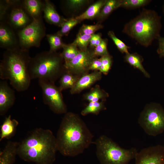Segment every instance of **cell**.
Wrapping results in <instances>:
<instances>
[{"instance_id":"cell-16","label":"cell","mask_w":164,"mask_h":164,"mask_svg":"<svg viewBox=\"0 0 164 164\" xmlns=\"http://www.w3.org/2000/svg\"><path fill=\"white\" fill-rule=\"evenodd\" d=\"M44 1L43 17L46 21L50 24L61 27L67 19L58 14L50 1L45 0Z\"/></svg>"},{"instance_id":"cell-35","label":"cell","mask_w":164,"mask_h":164,"mask_svg":"<svg viewBox=\"0 0 164 164\" xmlns=\"http://www.w3.org/2000/svg\"><path fill=\"white\" fill-rule=\"evenodd\" d=\"M101 62V66L99 71L104 74H107L111 69L112 59L110 55L101 57L100 58Z\"/></svg>"},{"instance_id":"cell-26","label":"cell","mask_w":164,"mask_h":164,"mask_svg":"<svg viewBox=\"0 0 164 164\" xmlns=\"http://www.w3.org/2000/svg\"><path fill=\"white\" fill-rule=\"evenodd\" d=\"M46 36L50 45V52H55L57 50L63 48L65 44L62 41L61 36L57 33L48 34Z\"/></svg>"},{"instance_id":"cell-39","label":"cell","mask_w":164,"mask_h":164,"mask_svg":"<svg viewBox=\"0 0 164 164\" xmlns=\"http://www.w3.org/2000/svg\"><path fill=\"white\" fill-rule=\"evenodd\" d=\"M162 12L164 15V2L162 6Z\"/></svg>"},{"instance_id":"cell-14","label":"cell","mask_w":164,"mask_h":164,"mask_svg":"<svg viewBox=\"0 0 164 164\" xmlns=\"http://www.w3.org/2000/svg\"><path fill=\"white\" fill-rule=\"evenodd\" d=\"M15 99V91L6 81H0V115L5 114L13 105Z\"/></svg>"},{"instance_id":"cell-7","label":"cell","mask_w":164,"mask_h":164,"mask_svg":"<svg viewBox=\"0 0 164 164\" xmlns=\"http://www.w3.org/2000/svg\"><path fill=\"white\" fill-rule=\"evenodd\" d=\"M138 122L148 135H158L164 132V110L158 104L148 105L141 113Z\"/></svg>"},{"instance_id":"cell-1","label":"cell","mask_w":164,"mask_h":164,"mask_svg":"<svg viewBox=\"0 0 164 164\" xmlns=\"http://www.w3.org/2000/svg\"><path fill=\"white\" fill-rule=\"evenodd\" d=\"M93 135L77 114L67 112L56 137L58 151L63 155L74 157L82 153L92 143Z\"/></svg>"},{"instance_id":"cell-32","label":"cell","mask_w":164,"mask_h":164,"mask_svg":"<svg viewBox=\"0 0 164 164\" xmlns=\"http://www.w3.org/2000/svg\"><path fill=\"white\" fill-rule=\"evenodd\" d=\"M103 28V26L101 23H98L93 25L83 24L78 33L87 35H92L94 34L96 31Z\"/></svg>"},{"instance_id":"cell-30","label":"cell","mask_w":164,"mask_h":164,"mask_svg":"<svg viewBox=\"0 0 164 164\" xmlns=\"http://www.w3.org/2000/svg\"><path fill=\"white\" fill-rule=\"evenodd\" d=\"M150 0H121V7L133 9L144 7L148 4Z\"/></svg>"},{"instance_id":"cell-37","label":"cell","mask_w":164,"mask_h":164,"mask_svg":"<svg viewBox=\"0 0 164 164\" xmlns=\"http://www.w3.org/2000/svg\"><path fill=\"white\" fill-rule=\"evenodd\" d=\"M102 63L100 58H94L92 62L89 67V70L99 71Z\"/></svg>"},{"instance_id":"cell-33","label":"cell","mask_w":164,"mask_h":164,"mask_svg":"<svg viewBox=\"0 0 164 164\" xmlns=\"http://www.w3.org/2000/svg\"><path fill=\"white\" fill-rule=\"evenodd\" d=\"M108 41L107 39H102L100 44L94 48V53L96 57L109 55L107 50Z\"/></svg>"},{"instance_id":"cell-13","label":"cell","mask_w":164,"mask_h":164,"mask_svg":"<svg viewBox=\"0 0 164 164\" xmlns=\"http://www.w3.org/2000/svg\"><path fill=\"white\" fill-rule=\"evenodd\" d=\"M0 47L6 50L20 48L16 33L3 21H0Z\"/></svg>"},{"instance_id":"cell-29","label":"cell","mask_w":164,"mask_h":164,"mask_svg":"<svg viewBox=\"0 0 164 164\" xmlns=\"http://www.w3.org/2000/svg\"><path fill=\"white\" fill-rule=\"evenodd\" d=\"M91 36L78 33L72 43L78 47L80 50H86L88 48Z\"/></svg>"},{"instance_id":"cell-11","label":"cell","mask_w":164,"mask_h":164,"mask_svg":"<svg viewBox=\"0 0 164 164\" xmlns=\"http://www.w3.org/2000/svg\"><path fill=\"white\" fill-rule=\"evenodd\" d=\"M95 58L94 50L87 48L80 50L71 61L63 64L65 70L74 75L82 76L87 73L92 62Z\"/></svg>"},{"instance_id":"cell-3","label":"cell","mask_w":164,"mask_h":164,"mask_svg":"<svg viewBox=\"0 0 164 164\" xmlns=\"http://www.w3.org/2000/svg\"><path fill=\"white\" fill-rule=\"evenodd\" d=\"M31 57L28 50L20 48L5 50L0 63V78L8 80L18 92L27 90L31 80L28 70Z\"/></svg>"},{"instance_id":"cell-6","label":"cell","mask_w":164,"mask_h":164,"mask_svg":"<svg viewBox=\"0 0 164 164\" xmlns=\"http://www.w3.org/2000/svg\"><path fill=\"white\" fill-rule=\"evenodd\" d=\"M94 143L96 156L101 164H128L135 159L138 152L135 148L126 149L121 147L104 135L100 136Z\"/></svg>"},{"instance_id":"cell-9","label":"cell","mask_w":164,"mask_h":164,"mask_svg":"<svg viewBox=\"0 0 164 164\" xmlns=\"http://www.w3.org/2000/svg\"><path fill=\"white\" fill-rule=\"evenodd\" d=\"M0 20L7 23L16 33L28 26L33 20L23 7L22 0H9L8 9Z\"/></svg>"},{"instance_id":"cell-8","label":"cell","mask_w":164,"mask_h":164,"mask_svg":"<svg viewBox=\"0 0 164 164\" xmlns=\"http://www.w3.org/2000/svg\"><path fill=\"white\" fill-rule=\"evenodd\" d=\"M16 34L21 49L29 50L32 47H39L42 40L46 35L43 18L33 20L31 23Z\"/></svg>"},{"instance_id":"cell-19","label":"cell","mask_w":164,"mask_h":164,"mask_svg":"<svg viewBox=\"0 0 164 164\" xmlns=\"http://www.w3.org/2000/svg\"><path fill=\"white\" fill-rule=\"evenodd\" d=\"M18 125V121L15 119H12L11 115L6 117L1 126L0 141L13 137Z\"/></svg>"},{"instance_id":"cell-38","label":"cell","mask_w":164,"mask_h":164,"mask_svg":"<svg viewBox=\"0 0 164 164\" xmlns=\"http://www.w3.org/2000/svg\"><path fill=\"white\" fill-rule=\"evenodd\" d=\"M100 33L94 34L92 35L90 40L89 45L91 48H95L98 37Z\"/></svg>"},{"instance_id":"cell-17","label":"cell","mask_w":164,"mask_h":164,"mask_svg":"<svg viewBox=\"0 0 164 164\" xmlns=\"http://www.w3.org/2000/svg\"><path fill=\"white\" fill-rule=\"evenodd\" d=\"M19 142L9 141L0 152V164H13L17 155Z\"/></svg>"},{"instance_id":"cell-2","label":"cell","mask_w":164,"mask_h":164,"mask_svg":"<svg viewBox=\"0 0 164 164\" xmlns=\"http://www.w3.org/2000/svg\"><path fill=\"white\" fill-rule=\"evenodd\" d=\"M57 151L56 137L52 131L39 128L19 142L17 155L25 162L53 164Z\"/></svg>"},{"instance_id":"cell-23","label":"cell","mask_w":164,"mask_h":164,"mask_svg":"<svg viewBox=\"0 0 164 164\" xmlns=\"http://www.w3.org/2000/svg\"><path fill=\"white\" fill-rule=\"evenodd\" d=\"M125 59V61L130 65L140 70L146 77H149V74L142 65L143 59L140 55L137 53H128L126 54Z\"/></svg>"},{"instance_id":"cell-34","label":"cell","mask_w":164,"mask_h":164,"mask_svg":"<svg viewBox=\"0 0 164 164\" xmlns=\"http://www.w3.org/2000/svg\"><path fill=\"white\" fill-rule=\"evenodd\" d=\"M89 0H67L64 1L66 8L70 10H77L88 3Z\"/></svg>"},{"instance_id":"cell-28","label":"cell","mask_w":164,"mask_h":164,"mask_svg":"<svg viewBox=\"0 0 164 164\" xmlns=\"http://www.w3.org/2000/svg\"><path fill=\"white\" fill-rule=\"evenodd\" d=\"M81 22L75 17L67 19L61 27L60 29L57 33L62 37L67 36L70 31L76 25Z\"/></svg>"},{"instance_id":"cell-15","label":"cell","mask_w":164,"mask_h":164,"mask_svg":"<svg viewBox=\"0 0 164 164\" xmlns=\"http://www.w3.org/2000/svg\"><path fill=\"white\" fill-rule=\"evenodd\" d=\"M102 73L99 71H95L83 75L79 78L74 86L70 89L71 94L78 93L83 90L90 87L101 78Z\"/></svg>"},{"instance_id":"cell-27","label":"cell","mask_w":164,"mask_h":164,"mask_svg":"<svg viewBox=\"0 0 164 164\" xmlns=\"http://www.w3.org/2000/svg\"><path fill=\"white\" fill-rule=\"evenodd\" d=\"M106 109L104 101L90 102L81 111V114L85 116L90 114H98L101 111Z\"/></svg>"},{"instance_id":"cell-31","label":"cell","mask_w":164,"mask_h":164,"mask_svg":"<svg viewBox=\"0 0 164 164\" xmlns=\"http://www.w3.org/2000/svg\"><path fill=\"white\" fill-rule=\"evenodd\" d=\"M108 35L121 53H125V54L129 53L128 50L130 47L127 46L121 40L117 38L114 32L111 31H109L108 33Z\"/></svg>"},{"instance_id":"cell-20","label":"cell","mask_w":164,"mask_h":164,"mask_svg":"<svg viewBox=\"0 0 164 164\" xmlns=\"http://www.w3.org/2000/svg\"><path fill=\"white\" fill-rule=\"evenodd\" d=\"M107 0H98L90 6L83 13L75 17L80 22L85 19L97 18Z\"/></svg>"},{"instance_id":"cell-5","label":"cell","mask_w":164,"mask_h":164,"mask_svg":"<svg viewBox=\"0 0 164 164\" xmlns=\"http://www.w3.org/2000/svg\"><path fill=\"white\" fill-rule=\"evenodd\" d=\"M61 53L44 51L31 57L28 70L31 80L43 79L54 83L65 69Z\"/></svg>"},{"instance_id":"cell-36","label":"cell","mask_w":164,"mask_h":164,"mask_svg":"<svg viewBox=\"0 0 164 164\" xmlns=\"http://www.w3.org/2000/svg\"><path fill=\"white\" fill-rule=\"evenodd\" d=\"M158 46L157 52L160 58L164 57V37L160 36L158 39Z\"/></svg>"},{"instance_id":"cell-21","label":"cell","mask_w":164,"mask_h":164,"mask_svg":"<svg viewBox=\"0 0 164 164\" xmlns=\"http://www.w3.org/2000/svg\"><path fill=\"white\" fill-rule=\"evenodd\" d=\"M121 0H107L97 18L101 22L114 10L121 7Z\"/></svg>"},{"instance_id":"cell-25","label":"cell","mask_w":164,"mask_h":164,"mask_svg":"<svg viewBox=\"0 0 164 164\" xmlns=\"http://www.w3.org/2000/svg\"><path fill=\"white\" fill-rule=\"evenodd\" d=\"M108 96L107 94L101 89L99 86L92 88L90 91L84 96V99L90 102L99 101L104 100Z\"/></svg>"},{"instance_id":"cell-18","label":"cell","mask_w":164,"mask_h":164,"mask_svg":"<svg viewBox=\"0 0 164 164\" xmlns=\"http://www.w3.org/2000/svg\"><path fill=\"white\" fill-rule=\"evenodd\" d=\"M22 4L24 8L33 20L43 18L44 1L41 0H23Z\"/></svg>"},{"instance_id":"cell-4","label":"cell","mask_w":164,"mask_h":164,"mask_svg":"<svg viewBox=\"0 0 164 164\" xmlns=\"http://www.w3.org/2000/svg\"><path fill=\"white\" fill-rule=\"evenodd\" d=\"M161 17L154 10L143 8L124 26L122 32L145 47L160 36Z\"/></svg>"},{"instance_id":"cell-24","label":"cell","mask_w":164,"mask_h":164,"mask_svg":"<svg viewBox=\"0 0 164 164\" xmlns=\"http://www.w3.org/2000/svg\"><path fill=\"white\" fill-rule=\"evenodd\" d=\"M63 51L61 55L66 64L71 61L80 51L77 47L72 43L69 44H65L63 47Z\"/></svg>"},{"instance_id":"cell-22","label":"cell","mask_w":164,"mask_h":164,"mask_svg":"<svg viewBox=\"0 0 164 164\" xmlns=\"http://www.w3.org/2000/svg\"><path fill=\"white\" fill-rule=\"evenodd\" d=\"M78 76L71 73L65 70L61 76L59 87L62 91L67 89L72 88L79 78Z\"/></svg>"},{"instance_id":"cell-10","label":"cell","mask_w":164,"mask_h":164,"mask_svg":"<svg viewBox=\"0 0 164 164\" xmlns=\"http://www.w3.org/2000/svg\"><path fill=\"white\" fill-rule=\"evenodd\" d=\"M41 88L43 102L48 106L54 113L61 114L67 113V106L63 100L61 91L54 83L43 80H38Z\"/></svg>"},{"instance_id":"cell-12","label":"cell","mask_w":164,"mask_h":164,"mask_svg":"<svg viewBox=\"0 0 164 164\" xmlns=\"http://www.w3.org/2000/svg\"><path fill=\"white\" fill-rule=\"evenodd\" d=\"M135 159V164H164V146L158 145L142 149Z\"/></svg>"}]
</instances>
